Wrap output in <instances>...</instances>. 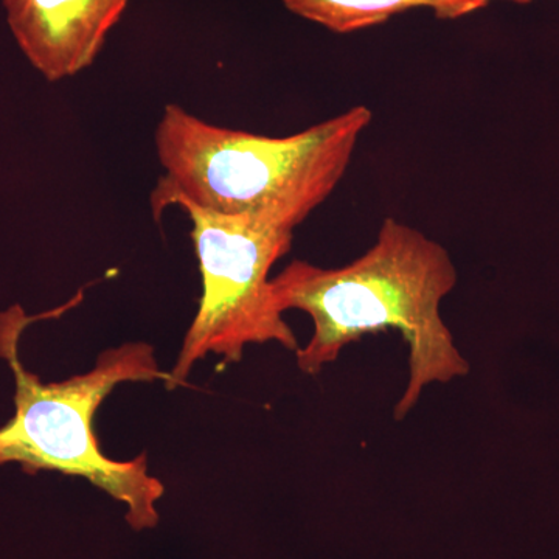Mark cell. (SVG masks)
<instances>
[{
	"label": "cell",
	"instance_id": "1",
	"mask_svg": "<svg viewBox=\"0 0 559 559\" xmlns=\"http://www.w3.org/2000/svg\"><path fill=\"white\" fill-rule=\"evenodd\" d=\"M457 282V267L444 246L388 218L374 245L359 259L334 270L293 261L271 278V290L282 314L304 311L314 323L310 342L296 349L297 367L311 377L364 336L400 331L409 349L406 389L393 412L401 421L429 385L448 384L469 373L468 359L440 311Z\"/></svg>",
	"mask_w": 559,
	"mask_h": 559
},
{
	"label": "cell",
	"instance_id": "2",
	"mask_svg": "<svg viewBox=\"0 0 559 559\" xmlns=\"http://www.w3.org/2000/svg\"><path fill=\"white\" fill-rule=\"evenodd\" d=\"M373 114L355 106L288 138L218 127L165 106L156 151L165 175L151 194L159 218L171 205L294 230L344 178Z\"/></svg>",
	"mask_w": 559,
	"mask_h": 559
},
{
	"label": "cell",
	"instance_id": "3",
	"mask_svg": "<svg viewBox=\"0 0 559 559\" xmlns=\"http://www.w3.org/2000/svg\"><path fill=\"white\" fill-rule=\"evenodd\" d=\"M43 316L31 318L20 305L0 312V356L16 381L13 418L0 428V465L20 463L28 474L57 471L83 477L128 507L132 530L156 527V502L165 487L151 476L146 454L128 462L106 457L92 423L117 385L160 380L167 384L170 373L159 369L151 345L131 342L105 349L87 373L44 384L25 370L17 352L21 334Z\"/></svg>",
	"mask_w": 559,
	"mask_h": 559
},
{
	"label": "cell",
	"instance_id": "4",
	"mask_svg": "<svg viewBox=\"0 0 559 559\" xmlns=\"http://www.w3.org/2000/svg\"><path fill=\"white\" fill-rule=\"evenodd\" d=\"M182 210L193 223L202 297L167 388L187 384L194 364L210 353L240 362L248 345L274 342L296 352L299 342L275 308L270 278L289 252L294 230L191 205Z\"/></svg>",
	"mask_w": 559,
	"mask_h": 559
},
{
	"label": "cell",
	"instance_id": "5",
	"mask_svg": "<svg viewBox=\"0 0 559 559\" xmlns=\"http://www.w3.org/2000/svg\"><path fill=\"white\" fill-rule=\"evenodd\" d=\"M22 53L44 79L79 75L97 60L130 0H2Z\"/></svg>",
	"mask_w": 559,
	"mask_h": 559
},
{
	"label": "cell",
	"instance_id": "6",
	"mask_svg": "<svg viewBox=\"0 0 559 559\" xmlns=\"http://www.w3.org/2000/svg\"><path fill=\"white\" fill-rule=\"evenodd\" d=\"M286 9L334 33L374 27L412 9H430L440 20H457L488 5L489 0H283Z\"/></svg>",
	"mask_w": 559,
	"mask_h": 559
},
{
	"label": "cell",
	"instance_id": "7",
	"mask_svg": "<svg viewBox=\"0 0 559 559\" xmlns=\"http://www.w3.org/2000/svg\"><path fill=\"white\" fill-rule=\"evenodd\" d=\"M516 2H528V0H516Z\"/></svg>",
	"mask_w": 559,
	"mask_h": 559
}]
</instances>
